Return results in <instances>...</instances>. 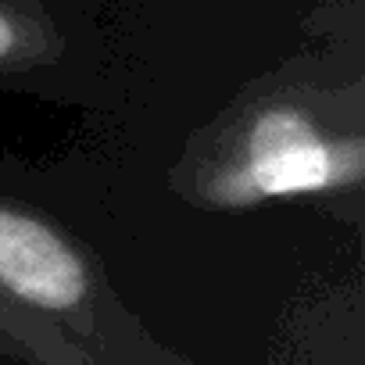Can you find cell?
<instances>
[{"instance_id": "1", "label": "cell", "mask_w": 365, "mask_h": 365, "mask_svg": "<svg viewBox=\"0 0 365 365\" xmlns=\"http://www.w3.org/2000/svg\"><path fill=\"white\" fill-rule=\"evenodd\" d=\"M361 172L354 101L315 86H272L240 104L197 150L187 197L215 212L258 208L354 190Z\"/></svg>"}, {"instance_id": "2", "label": "cell", "mask_w": 365, "mask_h": 365, "mask_svg": "<svg viewBox=\"0 0 365 365\" xmlns=\"http://www.w3.org/2000/svg\"><path fill=\"white\" fill-rule=\"evenodd\" d=\"M0 294L40 312L76 315L93 304L97 276L86 251L61 226L0 201Z\"/></svg>"}, {"instance_id": "3", "label": "cell", "mask_w": 365, "mask_h": 365, "mask_svg": "<svg viewBox=\"0 0 365 365\" xmlns=\"http://www.w3.org/2000/svg\"><path fill=\"white\" fill-rule=\"evenodd\" d=\"M61 54V33L43 0H0V72L51 65Z\"/></svg>"}]
</instances>
